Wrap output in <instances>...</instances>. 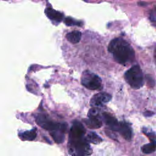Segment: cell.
Masks as SVG:
<instances>
[{
    "label": "cell",
    "instance_id": "1",
    "mask_svg": "<svg viewBox=\"0 0 156 156\" xmlns=\"http://www.w3.org/2000/svg\"><path fill=\"white\" fill-rule=\"evenodd\" d=\"M108 51L113 54L116 62L123 65L132 62L135 58V52L132 47L121 38L112 40L108 46Z\"/></svg>",
    "mask_w": 156,
    "mask_h": 156
},
{
    "label": "cell",
    "instance_id": "2",
    "mask_svg": "<svg viewBox=\"0 0 156 156\" xmlns=\"http://www.w3.org/2000/svg\"><path fill=\"white\" fill-rule=\"evenodd\" d=\"M124 79L127 83L134 89L140 88L144 83V77L139 65L132 66L124 74Z\"/></svg>",
    "mask_w": 156,
    "mask_h": 156
},
{
    "label": "cell",
    "instance_id": "3",
    "mask_svg": "<svg viewBox=\"0 0 156 156\" xmlns=\"http://www.w3.org/2000/svg\"><path fill=\"white\" fill-rule=\"evenodd\" d=\"M35 121L41 127L50 132L60 130L65 132L67 129V124L66 123L55 122L44 114H38L35 117Z\"/></svg>",
    "mask_w": 156,
    "mask_h": 156
},
{
    "label": "cell",
    "instance_id": "4",
    "mask_svg": "<svg viewBox=\"0 0 156 156\" xmlns=\"http://www.w3.org/2000/svg\"><path fill=\"white\" fill-rule=\"evenodd\" d=\"M102 80L101 78L94 73L86 70L83 72L81 77V83L87 88L95 90L101 86Z\"/></svg>",
    "mask_w": 156,
    "mask_h": 156
},
{
    "label": "cell",
    "instance_id": "5",
    "mask_svg": "<svg viewBox=\"0 0 156 156\" xmlns=\"http://www.w3.org/2000/svg\"><path fill=\"white\" fill-rule=\"evenodd\" d=\"M112 99V96L107 93H99L91 98L90 100V105L91 107H99L103 104L107 103Z\"/></svg>",
    "mask_w": 156,
    "mask_h": 156
},
{
    "label": "cell",
    "instance_id": "6",
    "mask_svg": "<svg viewBox=\"0 0 156 156\" xmlns=\"http://www.w3.org/2000/svg\"><path fill=\"white\" fill-rule=\"evenodd\" d=\"M85 133V129L83 125L76 120L73 122V125L70 129L69 132V139H74V138H79L84 137Z\"/></svg>",
    "mask_w": 156,
    "mask_h": 156
},
{
    "label": "cell",
    "instance_id": "7",
    "mask_svg": "<svg viewBox=\"0 0 156 156\" xmlns=\"http://www.w3.org/2000/svg\"><path fill=\"white\" fill-rule=\"evenodd\" d=\"M102 120L111 130L116 132L118 131L120 122H119L114 116L108 113H103Z\"/></svg>",
    "mask_w": 156,
    "mask_h": 156
},
{
    "label": "cell",
    "instance_id": "8",
    "mask_svg": "<svg viewBox=\"0 0 156 156\" xmlns=\"http://www.w3.org/2000/svg\"><path fill=\"white\" fill-rule=\"evenodd\" d=\"M47 17L52 22L55 23H60L63 19V14L51 7H47L44 10Z\"/></svg>",
    "mask_w": 156,
    "mask_h": 156
},
{
    "label": "cell",
    "instance_id": "9",
    "mask_svg": "<svg viewBox=\"0 0 156 156\" xmlns=\"http://www.w3.org/2000/svg\"><path fill=\"white\" fill-rule=\"evenodd\" d=\"M118 132L125 140L127 141L131 140L132 136V129L127 123L125 122H120Z\"/></svg>",
    "mask_w": 156,
    "mask_h": 156
},
{
    "label": "cell",
    "instance_id": "10",
    "mask_svg": "<svg viewBox=\"0 0 156 156\" xmlns=\"http://www.w3.org/2000/svg\"><path fill=\"white\" fill-rule=\"evenodd\" d=\"M88 117V118L83 119V122L89 128L98 129L101 127L102 121L99 118V115Z\"/></svg>",
    "mask_w": 156,
    "mask_h": 156
},
{
    "label": "cell",
    "instance_id": "11",
    "mask_svg": "<svg viewBox=\"0 0 156 156\" xmlns=\"http://www.w3.org/2000/svg\"><path fill=\"white\" fill-rule=\"evenodd\" d=\"M82 34L80 31L74 30L68 33L66 35V38L68 41L73 44H76L79 43L81 39Z\"/></svg>",
    "mask_w": 156,
    "mask_h": 156
},
{
    "label": "cell",
    "instance_id": "12",
    "mask_svg": "<svg viewBox=\"0 0 156 156\" xmlns=\"http://www.w3.org/2000/svg\"><path fill=\"white\" fill-rule=\"evenodd\" d=\"M37 136V129H33L30 130H27L19 133V137L22 140L32 141Z\"/></svg>",
    "mask_w": 156,
    "mask_h": 156
},
{
    "label": "cell",
    "instance_id": "13",
    "mask_svg": "<svg viewBox=\"0 0 156 156\" xmlns=\"http://www.w3.org/2000/svg\"><path fill=\"white\" fill-rule=\"evenodd\" d=\"M50 135L57 143H62L65 140V132L62 130H59L50 132Z\"/></svg>",
    "mask_w": 156,
    "mask_h": 156
},
{
    "label": "cell",
    "instance_id": "14",
    "mask_svg": "<svg viewBox=\"0 0 156 156\" xmlns=\"http://www.w3.org/2000/svg\"><path fill=\"white\" fill-rule=\"evenodd\" d=\"M141 149L144 154H150L154 152L156 149L155 140H151V143L143 145L141 147Z\"/></svg>",
    "mask_w": 156,
    "mask_h": 156
},
{
    "label": "cell",
    "instance_id": "15",
    "mask_svg": "<svg viewBox=\"0 0 156 156\" xmlns=\"http://www.w3.org/2000/svg\"><path fill=\"white\" fill-rule=\"evenodd\" d=\"M86 138L88 142L95 144H99L102 141V139L93 132H89Z\"/></svg>",
    "mask_w": 156,
    "mask_h": 156
},
{
    "label": "cell",
    "instance_id": "16",
    "mask_svg": "<svg viewBox=\"0 0 156 156\" xmlns=\"http://www.w3.org/2000/svg\"><path fill=\"white\" fill-rule=\"evenodd\" d=\"M64 23L66 26H82V22L77 21L71 17H67L65 18Z\"/></svg>",
    "mask_w": 156,
    "mask_h": 156
},
{
    "label": "cell",
    "instance_id": "17",
    "mask_svg": "<svg viewBox=\"0 0 156 156\" xmlns=\"http://www.w3.org/2000/svg\"><path fill=\"white\" fill-rule=\"evenodd\" d=\"M154 114V112H150V111H146L144 113V115L145 116H151L152 115H153Z\"/></svg>",
    "mask_w": 156,
    "mask_h": 156
},
{
    "label": "cell",
    "instance_id": "18",
    "mask_svg": "<svg viewBox=\"0 0 156 156\" xmlns=\"http://www.w3.org/2000/svg\"><path fill=\"white\" fill-rule=\"evenodd\" d=\"M155 61H156V49H155Z\"/></svg>",
    "mask_w": 156,
    "mask_h": 156
}]
</instances>
